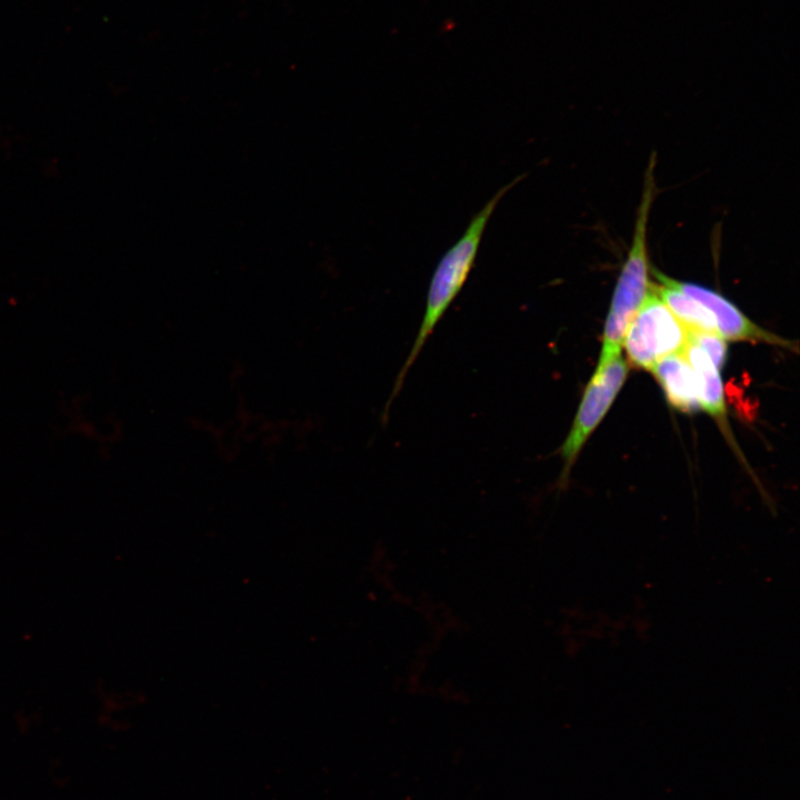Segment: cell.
I'll list each match as a JSON object with an SVG mask.
<instances>
[{
  "instance_id": "cell-9",
  "label": "cell",
  "mask_w": 800,
  "mask_h": 800,
  "mask_svg": "<svg viewBox=\"0 0 800 800\" xmlns=\"http://www.w3.org/2000/svg\"><path fill=\"white\" fill-rule=\"evenodd\" d=\"M689 339L707 353L718 370L723 367L727 359V344L720 334L689 332Z\"/></svg>"
},
{
  "instance_id": "cell-4",
  "label": "cell",
  "mask_w": 800,
  "mask_h": 800,
  "mask_svg": "<svg viewBox=\"0 0 800 800\" xmlns=\"http://www.w3.org/2000/svg\"><path fill=\"white\" fill-rule=\"evenodd\" d=\"M628 369L621 353L608 362L597 366L586 387L571 429L560 448V457L563 461L561 484L567 482L583 444L598 427L623 386Z\"/></svg>"
},
{
  "instance_id": "cell-3",
  "label": "cell",
  "mask_w": 800,
  "mask_h": 800,
  "mask_svg": "<svg viewBox=\"0 0 800 800\" xmlns=\"http://www.w3.org/2000/svg\"><path fill=\"white\" fill-rule=\"evenodd\" d=\"M688 339V330L661 300L654 284L631 320L623 343L632 364L651 370L662 358L682 352Z\"/></svg>"
},
{
  "instance_id": "cell-8",
  "label": "cell",
  "mask_w": 800,
  "mask_h": 800,
  "mask_svg": "<svg viewBox=\"0 0 800 800\" xmlns=\"http://www.w3.org/2000/svg\"><path fill=\"white\" fill-rule=\"evenodd\" d=\"M682 353L693 371L701 409L721 422L726 421V404L719 370L707 353L690 339Z\"/></svg>"
},
{
  "instance_id": "cell-2",
  "label": "cell",
  "mask_w": 800,
  "mask_h": 800,
  "mask_svg": "<svg viewBox=\"0 0 800 800\" xmlns=\"http://www.w3.org/2000/svg\"><path fill=\"white\" fill-rule=\"evenodd\" d=\"M653 168L654 157L652 156L638 208L632 243L618 277L606 319L598 366L621 353L626 331L654 287V283L650 282L647 246L648 221L656 189Z\"/></svg>"
},
{
  "instance_id": "cell-7",
  "label": "cell",
  "mask_w": 800,
  "mask_h": 800,
  "mask_svg": "<svg viewBox=\"0 0 800 800\" xmlns=\"http://www.w3.org/2000/svg\"><path fill=\"white\" fill-rule=\"evenodd\" d=\"M653 274L660 283L657 286L659 297L689 332L718 333L711 311L681 291L673 283V279L656 269H653Z\"/></svg>"
},
{
  "instance_id": "cell-6",
  "label": "cell",
  "mask_w": 800,
  "mask_h": 800,
  "mask_svg": "<svg viewBox=\"0 0 800 800\" xmlns=\"http://www.w3.org/2000/svg\"><path fill=\"white\" fill-rule=\"evenodd\" d=\"M651 371L673 408L682 412L701 409L696 378L682 352L662 358Z\"/></svg>"
},
{
  "instance_id": "cell-5",
  "label": "cell",
  "mask_w": 800,
  "mask_h": 800,
  "mask_svg": "<svg viewBox=\"0 0 800 800\" xmlns=\"http://www.w3.org/2000/svg\"><path fill=\"white\" fill-rule=\"evenodd\" d=\"M673 283L711 311L717 331L722 338L733 341L766 342L782 347L791 346L790 341L758 327L720 293L692 282L673 279Z\"/></svg>"
},
{
  "instance_id": "cell-1",
  "label": "cell",
  "mask_w": 800,
  "mask_h": 800,
  "mask_svg": "<svg viewBox=\"0 0 800 800\" xmlns=\"http://www.w3.org/2000/svg\"><path fill=\"white\" fill-rule=\"evenodd\" d=\"M523 177L524 174L518 176L508 184L500 188L471 218L462 236L439 260L429 283L426 308L418 334L397 376L391 396L384 407V413L382 414L383 420L387 419L389 408L399 394L406 376L420 354L424 343L463 288L473 268L487 224L496 208L501 199L517 186Z\"/></svg>"
}]
</instances>
